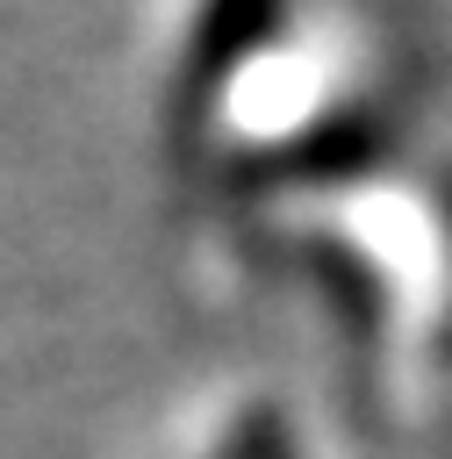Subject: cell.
Returning <instances> with one entry per match:
<instances>
[{
    "label": "cell",
    "instance_id": "6da1fadb",
    "mask_svg": "<svg viewBox=\"0 0 452 459\" xmlns=\"http://www.w3.org/2000/svg\"><path fill=\"white\" fill-rule=\"evenodd\" d=\"M337 86H344V72H337V43L309 36V43H294V50L258 57V72H244V86H237V115H244L251 136H287V129H301Z\"/></svg>",
    "mask_w": 452,
    "mask_h": 459
}]
</instances>
